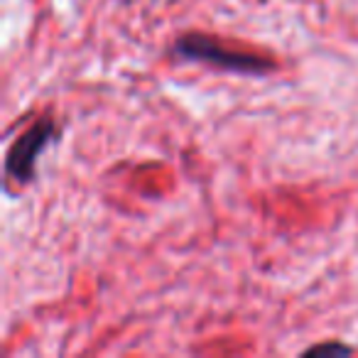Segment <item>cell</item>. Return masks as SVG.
Returning a JSON list of instances; mask_svg holds the SVG:
<instances>
[{"mask_svg": "<svg viewBox=\"0 0 358 358\" xmlns=\"http://www.w3.org/2000/svg\"><path fill=\"white\" fill-rule=\"evenodd\" d=\"M57 125L52 118H37L27 130H22L6 155L8 185L27 187L37 177V159L55 143Z\"/></svg>", "mask_w": 358, "mask_h": 358, "instance_id": "7a4b0ae2", "label": "cell"}, {"mask_svg": "<svg viewBox=\"0 0 358 358\" xmlns=\"http://www.w3.org/2000/svg\"><path fill=\"white\" fill-rule=\"evenodd\" d=\"M353 348L346 346V343L341 341H327V343H317V346H309L307 351H304V356H322V353H351Z\"/></svg>", "mask_w": 358, "mask_h": 358, "instance_id": "3957f363", "label": "cell"}, {"mask_svg": "<svg viewBox=\"0 0 358 358\" xmlns=\"http://www.w3.org/2000/svg\"><path fill=\"white\" fill-rule=\"evenodd\" d=\"M172 50L182 59L196 62V64L224 71V74L265 76L278 69V62L273 57L245 50V47H231L221 37L204 35V32H187V35L177 37Z\"/></svg>", "mask_w": 358, "mask_h": 358, "instance_id": "6da1fadb", "label": "cell"}]
</instances>
